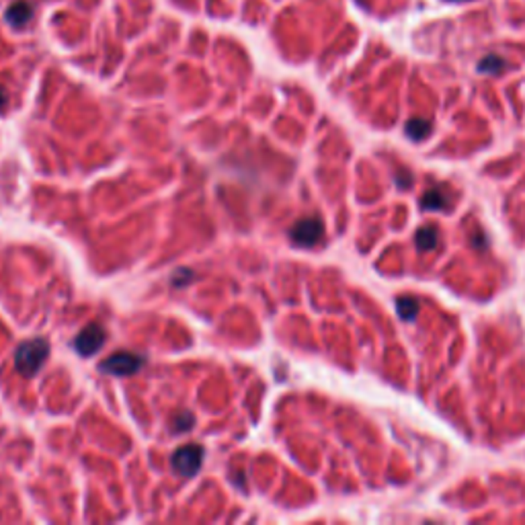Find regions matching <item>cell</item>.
Segmentation results:
<instances>
[{"label":"cell","mask_w":525,"mask_h":525,"mask_svg":"<svg viewBox=\"0 0 525 525\" xmlns=\"http://www.w3.org/2000/svg\"><path fill=\"white\" fill-rule=\"evenodd\" d=\"M49 355V345L45 339H31V341H25L23 345H19V349L15 353V365H17V372L23 376V378H33L44 361Z\"/></svg>","instance_id":"cell-1"},{"label":"cell","mask_w":525,"mask_h":525,"mask_svg":"<svg viewBox=\"0 0 525 525\" xmlns=\"http://www.w3.org/2000/svg\"><path fill=\"white\" fill-rule=\"evenodd\" d=\"M201 460H203V449L199 445H185V447L176 449L173 453L171 464L181 476L191 478V476H195L199 472Z\"/></svg>","instance_id":"cell-2"},{"label":"cell","mask_w":525,"mask_h":525,"mask_svg":"<svg viewBox=\"0 0 525 525\" xmlns=\"http://www.w3.org/2000/svg\"><path fill=\"white\" fill-rule=\"evenodd\" d=\"M142 363H144V359L140 355L122 351V353H113L111 357H107L101 363V372H107L111 376H133L142 367Z\"/></svg>","instance_id":"cell-3"},{"label":"cell","mask_w":525,"mask_h":525,"mask_svg":"<svg viewBox=\"0 0 525 525\" xmlns=\"http://www.w3.org/2000/svg\"><path fill=\"white\" fill-rule=\"evenodd\" d=\"M324 234V226L318 218H304L300 222H296L290 230V236L292 240L298 244V247H314Z\"/></svg>","instance_id":"cell-4"},{"label":"cell","mask_w":525,"mask_h":525,"mask_svg":"<svg viewBox=\"0 0 525 525\" xmlns=\"http://www.w3.org/2000/svg\"><path fill=\"white\" fill-rule=\"evenodd\" d=\"M105 331L99 326V324H88L85 331H81L78 333V337L74 339V349L78 351L81 355H85V357H90V355H94L97 351L103 347V343H105Z\"/></svg>","instance_id":"cell-5"},{"label":"cell","mask_w":525,"mask_h":525,"mask_svg":"<svg viewBox=\"0 0 525 525\" xmlns=\"http://www.w3.org/2000/svg\"><path fill=\"white\" fill-rule=\"evenodd\" d=\"M4 19H6L15 29H19V27L27 25V23L33 19V4L27 2V0H15L12 4H8V8H6V12H4Z\"/></svg>","instance_id":"cell-6"},{"label":"cell","mask_w":525,"mask_h":525,"mask_svg":"<svg viewBox=\"0 0 525 525\" xmlns=\"http://www.w3.org/2000/svg\"><path fill=\"white\" fill-rule=\"evenodd\" d=\"M417 247H419V251H433L435 247H438L439 242V232L435 228H421L419 232H417Z\"/></svg>","instance_id":"cell-7"},{"label":"cell","mask_w":525,"mask_h":525,"mask_svg":"<svg viewBox=\"0 0 525 525\" xmlns=\"http://www.w3.org/2000/svg\"><path fill=\"white\" fill-rule=\"evenodd\" d=\"M396 308H398V314H400L402 320H415L417 314H419V300H417V298H410V296L398 298Z\"/></svg>","instance_id":"cell-8"},{"label":"cell","mask_w":525,"mask_h":525,"mask_svg":"<svg viewBox=\"0 0 525 525\" xmlns=\"http://www.w3.org/2000/svg\"><path fill=\"white\" fill-rule=\"evenodd\" d=\"M421 206H423L425 210H443V208H447L449 203L445 201V195H443L439 189H431V191H427V193L423 195Z\"/></svg>","instance_id":"cell-9"},{"label":"cell","mask_w":525,"mask_h":525,"mask_svg":"<svg viewBox=\"0 0 525 525\" xmlns=\"http://www.w3.org/2000/svg\"><path fill=\"white\" fill-rule=\"evenodd\" d=\"M429 130H431V124L425 122V119H410L406 124V135L412 138V140H417V142L423 140V138H427Z\"/></svg>","instance_id":"cell-10"},{"label":"cell","mask_w":525,"mask_h":525,"mask_svg":"<svg viewBox=\"0 0 525 525\" xmlns=\"http://www.w3.org/2000/svg\"><path fill=\"white\" fill-rule=\"evenodd\" d=\"M505 68V60L501 56H486L478 64V70L484 74H499Z\"/></svg>","instance_id":"cell-11"},{"label":"cell","mask_w":525,"mask_h":525,"mask_svg":"<svg viewBox=\"0 0 525 525\" xmlns=\"http://www.w3.org/2000/svg\"><path fill=\"white\" fill-rule=\"evenodd\" d=\"M178 419H181V423H175L176 427H178L176 431H187L189 425L193 423V417H191V415H183V417H178Z\"/></svg>","instance_id":"cell-12"},{"label":"cell","mask_w":525,"mask_h":525,"mask_svg":"<svg viewBox=\"0 0 525 525\" xmlns=\"http://www.w3.org/2000/svg\"><path fill=\"white\" fill-rule=\"evenodd\" d=\"M4 101H6V97H4V90L0 88V109L4 107Z\"/></svg>","instance_id":"cell-13"},{"label":"cell","mask_w":525,"mask_h":525,"mask_svg":"<svg viewBox=\"0 0 525 525\" xmlns=\"http://www.w3.org/2000/svg\"><path fill=\"white\" fill-rule=\"evenodd\" d=\"M449 2H464V0H449Z\"/></svg>","instance_id":"cell-14"}]
</instances>
